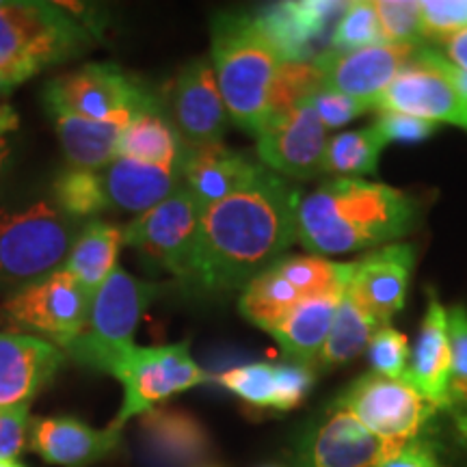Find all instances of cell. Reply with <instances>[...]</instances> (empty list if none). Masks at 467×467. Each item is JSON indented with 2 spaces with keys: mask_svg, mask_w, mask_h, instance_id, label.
Segmentation results:
<instances>
[{
  "mask_svg": "<svg viewBox=\"0 0 467 467\" xmlns=\"http://www.w3.org/2000/svg\"><path fill=\"white\" fill-rule=\"evenodd\" d=\"M416 202L405 191L364 178H336L303 197L296 241L314 255H337L394 243L411 232Z\"/></svg>",
  "mask_w": 467,
  "mask_h": 467,
  "instance_id": "obj_2",
  "label": "cell"
},
{
  "mask_svg": "<svg viewBox=\"0 0 467 467\" xmlns=\"http://www.w3.org/2000/svg\"><path fill=\"white\" fill-rule=\"evenodd\" d=\"M52 117H55L63 151L72 167L96 171V169L109 167L117 159V143H119L124 126L102 124V121L63 113V110H55Z\"/></svg>",
  "mask_w": 467,
  "mask_h": 467,
  "instance_id": "obj_27",
  "label": "cell"
},
{
  "mask_svg": "<svg viewBox=\"0 0 467 467\" xmlns=\"http://www.w3.org/2000/svg\"><path fill=\"white\" fill-rule=\"evenodd\" d=\"M55 200L58 210L69 219H89L110 206L102 175L89 169H67L57 178Z\"/></svg>",
  "mask_w": 467,
  "mask_h": 467,
  "instance_id": "obj_32",
  "label": "cell"
},
{
  "mask_svg": "<svg viewBox=\"0 0 467 467\" xmlns=\"http://www.w3.org/2000/svg\"><path fill=\"white\" fill-rule=\"evenodd\" d=\"M448 331L452 347V375L448 385L446 409L451 413L459 433L467 437V309L452 307L448 312Z\"/></svg>",
  "mask_w": 467,
  "mask_h": 467,
  "instance_id": "obj_34",
  "label": "cell"
},
{
  "mask_svg": "<svg viewBox=\"0 0 467 467\" xmlns=\"http://www.w3.org/2000/svg\"><path fill=\"white\" fill-rule=\"evenodd\" d=\"M0 467H26V465L17 463V461H0Z\"/></svg>",
  "mask_w": 467,
  "mask_h": 467,
  "instance_id": "obj_47",
  "label": "cell"
},
{
  "mask_svg": "<svg viewBox=\"0 0 467 467\" xmlns=\"http://www.w3.org/2000/svg\"><path fill=\"white\" fill-rule=\"evenodd\" d=\"M327 145V128L307 96L265 128L258 137V154L271 171L307 180L325 173Z\"/></svg>",
  "mask_w": 467,
  "mask_h": 467,
  "instance_id": "obj_13",
  "label": "cell"
},
{
  "mask_svg": "<svg viewBox=\"0 0 467 467\" xmlns=\"http://www.w3.org/2000/svg\"><path fill=\"white\" fill-rule=\"evenodd\" d=\"M379 130L388 141H422V139L431 137L437 130V124L426 119H418V117L402 115V113H381L375 121Z\"/></svg>",
  "mask_w": 467,
  "mask_h": 467,
  "instance_id": "obj_41",
  "label": "cell"
},
{
  "mask_svg": "<svg viewBox=\"0 0 467 467\" xmlns=\"http://www.w3.org/2000/svg\"><path fill=\"white\" fill-rule=\"evenodd\" d=\"M200 467H221V465H213V463H203V465H200Z\"/></svg>",
  "mask_w": 467,
  "mask_h": 467,
  "instance_id": "obj_48",
  "label": "cell"
},
{
  "mask_svg": "<svg viewBox=\"0 0 467 467\" xmlns=\"http://www.w3.org/2000/svg\"><path fill=\"white\" fill-rule=\"evenodd\" d=\"M121 243L124 230L104 221H89L76 236L66 268L89 292V296L96 295V290L115 271Z\"/></svg>",
  "mask_w": 467,
  "mask_h": 467,
  "instance_id": "obj_28",
  "label": "cell"
},
{
  "mask_svg": "<svg viewBox=\"0 0 467 467\" xmlns=\"http://www.w3.org/2000/svg\"><path fill=\"white\" fill-rule=\"evenodd\" d=\"M28 443L46 463L87 467L119 446V431H98L69 416L35 418L28 422Z\"/></svg>",
  "mask_w": 467,
  "mask_h": 467,
  "instance_id": "obj_20",
  "label": "cell"
},
{
  "mask_svg": "<svg viewBox=\"0 0 467 467\" xmlns=\"http://www.w3.org/2000/svg\"><path fill=\"white\" fill-rule=\"evenodd\" d=\"M301 191L271 169L202 213L191 282L203 292L244 288L296 238Z\"/></svg>",
  "mask_w": 467,
  "mask_h": 467,
  "instance_id": "obj_1",
  "label": "cell"
},
{
  "mask_svg": "<svg viewBox=\"0 0 467 467\" xmlns=\"http://www.w3.org/2000/svg\"><path fill=\"white\" fill-rule=\"evenodd\" d=\"M375 110L411 115L433 124L446 121L467 130V100L443 72L441 52L424 46L377 98Z\"/></svg>",
  "mask_w": 467,
  "mask_h": 467,
  "instance_id": "obj_12",
  "label": "cell"
},
{
  "mask_svg": "<svg viewBox=\"0 0 467 467\" xmlns=\"http://www.w3.org/2000/svg\"><path fill=\"white\" fill-rule=\"evenodd\" d=\"M107 375H113L124 385V402L110 422V429L115 431H121L128 420L143 416L173 394L186 392L213 379L192 361L189 342L167 347L130 344L115 355Z\"/></svg>",
  "mask_w": 467,
  "mask_h": 467,
  "instance_id": "obj_5",
  "label": "cell"
},
{
  "mask_svg": "<svg viewBox=\"0 0 467 467\" xmlns=\"http://www.w3.org/2000/svg\"><path fill=\"white\" fill-rule=\"evenodd\" d=\"M452 375V347L448 331V309L441 306L435 292L429 290V307H426L416 350L411 364L407 366L402 381L411 385L416 392L443 409L448 399V385Z\"/></svg>",
  "mask_w": 467,
  "mask_h": 467,
  "instance_id": "obj_22",
  "label": "cell"
},
{
  "mask_svg": "<svg viewBox=\"0 0 467 467\" xmlns=\"http://www.w3.org/2000/svg\"><path fill=\"white\" fill-rule=\"evenodd\" d=\"M396 448L400 446L379 440L336 402L309 429L301 446V467H377Z\"/></svg>",
  "mask_w": 467,
  "mask_h": 467,
  "instance_id": "obj_16",
  "label": "cell"
},
{
  "mask_svg": "<svg viewBox=\"0 0 467 467\" xmlns=\"http://www.w3.org/2000/svg\"><path fill=\"white\" fill-rule=\"evenodd\" d=\"M63 364L66 353L42 337L0 334V409L31 405Z\"/></svg>",
  "mask_w": 467,
  "mask_h": 467,
  "instance_id": "obj_19",
  "label": "cell"
},
{
  "mask_svg": "<svg viewBox=\"0 0 467 467\" xmlns=\"http://www.w3.org/2000/svg\"><path fill=\"white\" fill-rule=\"evenodd\" d=\"M102 182L113 206L141 217L182 186V165L161 167L117 156L104 171Z\"/></svg>",
  "mask_w": 467,
  "mask_h": 467,
  "instance_id": "obj_24",
  "label": "cell"
},
{
  "mask_svg": "<svg viewBox=\"0 0 467 467\" xmlns=\"http://www.w3.org/2000/svg\"><path fill=\"white\" fill-rule=\"evenodd\" d=\"M265 165L225 145L186 148L182 159V184L191 191L202 210L223 202L247 186Z\"/></svg>",
  "mask_w": 467,
  "mask_h": 467,
  "instance_id": "obj_21",
  "label": "cell"
},
{
  "mask_svg": "<svg viewBox=\"0 0 467 467\" xmlns=\"http://www.w3.org/2000/svg\"><path fill=\"white\" fill-rule=\"evenodd\" d=\"M372 7L381 22L385 42L392 46H413L422 48L424 26L422 7L413 0H375Z\"/></svg>",
  "mask_w": 467,
  "mask_h": 467,
  "instance_id": "obj_36",
  "label": "cell"
},
{
  "mask_svg": "<svg viewBox=\"0 0 467 467\" xmlns=\"http://www.w3.org/2000/svg\"><path fill=\"white\" fill-rule=\"evenodd\" d=\"M284 58L247 14H219L213 20V69L234 124L260 137L271 117V100Z\"/></svg>",
  "mask_w": 467,
  "mask_h": 467,
  "instance_id": "obj_3",
  "label": "cell"
},
{
  "mask_svg": "<svg viewBox=\"0 0 467 467\" xmlns=\"http://www.w3.org/2000/svg\"><path fill=\"white\" fill-rule=\"evenodd\" d=\"M0 91H3V89H0Z\"/></svg>",
  "mask_w": 467,
  "mask_h": 467,
  "instance_id": "obj_49",
  "label": "cell"
},
{
  "mask_svg": "<svg viewBox=\"0 0 467 467\" xmlns=\"http://www.w3.org/2000/svg\"><path fill=\"white\" fill-rule=\"evenodd\" d=\"M17 113L16 109H11L9 104H0V137L7 139L9 132H14L17 128Z\"/></svg>",
  "mask_w": 467,
  "mask_h": 467,
  "instance_id": "obj_45",
  "label": "cell"
},
{
  "mask_svg": "<svg viewBox=\"0 0 467 467\" xmlns=\"http://www.w3.org/2000/svg\"><path fill=\"white\" fill-rule=\"evenodd\" d=\"M309 102L314 104L317 113L327 130L329 128H340L344 124H348L350 119L359 117L366 110H372V107L368 102L355 100V98L344 96L340 91L329 89V87L320 85L317 91L309 93Z\"/></svg>",
  "mask_w": 467,
  "mask_h": 467,
  "instance_id": "obj_39",
  "label": "cell"
},
{
  "mask_svg": "<svg viewBox=\"0 0 467 467\" xmlns=\"http://www.w3.org/2000/svg\"><path fill=\"white\" fill-rule=\"evenodd\" d=\"M389 141L377 124L364 130L336 134L327 145L325 173H337L342 178H359L377 171L379 156Z\"/></svg>",
  "mask_w": 467,
  "mask_h": 467,
  "instance_id": "obj_31",
  "label": "cell"
},
{
  "mask_svg": "<svg viewBox=\"0 0 467 467\" xmlns=\"http://www.w3.org/2000/svg\"><path fill=\"white\" fill-rule=\"evenodd\" d=\"M377 467H443L437 459V454L431 443L422 440H413L402 443L400 448L389 454L388 459H383Z\"/></svg>",
  "mask_w": 467,
  "mask_h": 467,
  "instance_id": "obj_42",
  "label": "cell"
},
{
  "mask_svg": "<svg viewBox=\"0 0 467 467\" xmlns=\"http://www.w3.org/2000/svg\"><path fill=\"white\" fill-rule=\"evenodd\" d=\"M28 437V405L0 409V461L20 457Z\"/></svg>",
  "mask_w": 467,
  "mask_h": 467,
  "instance_id": "obj_40",
  "label": "cell"
},
{
  "mask_svg": "<svg viewBox=\"0 0 467 467\" xmlns=\"http://www.w3.org/2000/svg\"><path fill=\"white\" fill-rule=\"evenodd\" d=\"M217 381L249 407L279 411V366L249 364L217 375Z\"/></svg>",
  "mask_w": 467,
  "mask_h": 467,
  "instance_id": "obj_33",
  "label": "cell"
},
{
  "mask_svg": "<svg viewBox=\"0 0 467 467\" xmlns=\"http://www.w3.org/2000/svg\"><path fill=\"white\" fill-rule=\"evenodd\" d=\"M184 143L169 119L161 100L139 110L119 134L117 156L150 162V165L175 167L182 165Z\"/></svg>",
  "mask_w": 467,
  "mask_h": 467,
  "instance_id": "obj_26",
  "label": "cell"
},
{
  "mask_svg": "<svg viewBox=\"0 0 467 467\" xmlns=\"http://www.w3.org/2000/svg\"><path fill=\"white\" fill-rule=\"evenodd\" d=\"M91 296L67 268L25 285L5 303L3 314L11 323L33 329L69 347L85 331Z\"/></svg>",
  "mask_w": 467,
  "mask_h": 467,
  "instance_id": "obj_11",
  "label": "cell"
},
{
  "mask_svg": "<svg viewBox=\"0 0 467 467\" xmlns=\"http://www.w3.org/2000/svg\"><path fill=\"white\" fill-rule=\"evenodd\" d=\"M441 44H443V57H446L452 66H457L463 69V72H467V28L451 35V37H446Z\"/></svg>",
  "mask_w": 467,
  "mask_h": 467,
  "instance_id": "obj_43",
  "label": "cell"
},
{
  "mask_svg": "<svg viewBox=\"0 0 467 467\" xmlns=\"http://www.w3.org/2000/svg\"><path fill=\"white\" fill-rule=\"evenodd\" d=\"M89 44L83 22L63 5L0 0V89L80 55Z\"/></svg>",
  "mask_w": 467,
  "mask_h": 467,
  "instance_id": "obj_4",
  "label": "cell"
},
{
  "mask_svg": "<svg viewBox=\"0 0 467 467\" xmlns=\"http://www.w3.org/2000/svg\"><path fill=\"white\" fill-rule=\"evenodd\" d=\"M385 42V35L379 22L377 11L372 3H348L347 9L342 11L340 22H337L334 39H331V50L348 52L368 48V46H381Z\"/></svg>",
  "mask_w": 467,
  "mask_h": 467,
  "instance_id": "obj_35",
  "label": "cell"
},
{
  "mask_svg": "<svg viewBox=\"0 0 467 467\" xmlns=\"http://www.w3.org/2000/svg\"><path fill=\"white\" fill-rule=\"evenodd\" d=\"M159 98L115 63H87L46 85L50 113L63 110L102 124L128 126L139 110Z\"/></svg>",
  "mask_w": 467,
  "mask_h": 467,
  "instance_id": "obj_8",
  "label": "cell"
},
{
  "mask_svg": "<svg viewBox=\"0 0 467 467\" xmlns=\"http://www.w3.org/2000/svg\"><path fill=\"white\" fill-rule=\"evenodd\" d=\"M227 117L213 63L197 58L184 66L169 91V119L184 148L221 143Z\"/></svg>",
  "mask_w": 467,
  "mask_h": 467,
  "instance_id": "obj_14",
  "label": "cell"
},
{
  "mask_svg": "<svg viewBox=\"0 0 467 467\" xmlns=\"http://www.w3.org/2000/svg\"><path fill=\"white\" fill-rule=\"evenodd\" d=\"M301 299L299 290L273 265L244 285L238 307L249 323L273 334Z\"/></svg>",
  "mask_w": 467,
  "mask_h": 467,
  "instance_id": "obj_30",
  "label": "cell"
},
{
  "mask_svg": "<svg viewBox=\"0 0 467 467\" xmlns=\"http://www.w3.org/2000/svg\"><path fill=\"white\" fill-rule=\"evenodd\" d=\"M411 268V244H388L353 262L347 290L385 327L405 307Z\"/></svg>",
  "mask_w": 467,
  "mask_h": 467,
  "instance_id": "obj_17",
  "label": "cell"
},
{
  "mask_svg": "<svg viewBox=\"0 0 467 467\" xmlns=\"http://www.w3.org/2000/svg\"><path fill=\"white\" fill-rule=\"evenodd\" d=\"M203 210L182 184L159 206L124 227V243L139 251L150 266L189 279L192 251Z\"/></svg>",
  "mask_w": 467,
  "mask_h": 467,
  "instance_id": "obj_10",
  "label": "cell"
},
{
  "mask_svg": "<svg viewBox=\"0 0 467 467\" xmlns=\"http://www.w3.org/2000/svg\"><path fill=\"white\" fill-rule=\"evenodd\" d=\"M441 66H443V72L448 74V78L452 80L454 87H457V89L461 91V96H463L467 100V72H463V69L457 67V66H452V63L448 61V58L443 55H441Z\"/></svg>",
  "mask_w": 467,
  "mask_h": 467,
  "instance_id": "obj_44",
  "label": "cell"
},
{
  "mask_svg": "<svg viewBox=\"0 0 467 467\" xmlns=\"http://www.w3.org/2000/svg\"><path fill=\"white\" fill-rule=\"evenodd\" d=\"M344 292L347 290L325 292V295L306 296L296 303V307L271 334L282 347L285 358L307 368L318 364Z\"/></svg>",
  "mask_w": 467,
  "mask_h": 467,
  "instance_id": "obj_25",
  "label": "cell"
},
{
  "mask_svg": "<svg viewBox=\"0 0 467 467\" xmlns=\"http://www.w3.org/2000/svg\"><path fill=\"white\" fill-rule=\"evenodd\" d=\"M9 151H11L9 141H7V139L0 137V173H3L5 162H7V159H9Z\"/></svg>",
  "mask_w": 467,
  "mask_h": 467,
  "instance_id": "obj_46",
  "label": "cell"
},
{
  "mask_svg": "<svg viewBox=\"0 0 467 467\" xmlns=\"http://www.w3.org/2000/svg\"><path fill=\"white\" fill-rule=\"evenodd\" d=\"M381 327L383 325L347 290L337 306L334 325L327 336L318 364L340 366L344 361L355 359L370 347L372 337Z\"/></svg>",
  "mask_w": 467,
  "mask_h": 467,
  "instance_id": "obj_29",
  "label": "cell"
},
{
  "mask_svg": "<svg viewBox=\"0 0 467 467\" xmlns=\"http://www.w3.org/2000/svg\"><path fill=\"white\" fill-rule=\"evenodd\" d=\"M154 284L132 277L115 266L107 282L91 296L85 331L66 347L69 358L98 372H107L115 355L130 347L145 309L156 296Z\"/></svg>",
  "mask_w": 467,
  "mask_h": 467,
  "instance_id": "obj_6",
  "label": "cell"
},
{
  "mask_svg": "<svg viewBox=\"0 0 467 467\" xmlns=\"http://www.w3.org/2000/svg\"><path fill=\"white\" fill-rule=\"evenodd\" d=\"M420 48L413 46H368V48L336 52L325 50L312 61L320 76V83L340 91L355 100L368 102L375 110V102L388 85L411 61Z\"/></svg>",
  "mask_w": 467,
  "mask_h": 467,
  "instance_id": "obj_15",
  "label": "cell"
},
{
  "mask_svg": "<svg viewBox=\"0 0 467 467\" xmlns=\"http://www.w3.org/2000/svg\"><path fill=\"white\" fill-rule=\"evenodd\" d=\"M336 402L353 413L372 435L392 446L418 440L437 411L433 402L422 399L402 379H388L377 372L350 383Z\"/></svg>",
  "mask_w": 467,
  "mask_h": 467,
  "instance_id": "obj_9",
  "label": "cell"
},
{
  "mask_svg": "<svg viewBox=\"0 0 467 467\" xmlns=\"http://www.w3.org/2000/svg\"><path fill=\"white\" fill-rule=\"evenodd\" d=\"M422 26L424 37L443 42L451 35L467 28V0H424Z\"/></svg>",
  "mask_w": 467,
  "mask_h": 467,
  "instance_id": "obj_38",
  "label": "cell"
},
{
  "mask_svg": "<svg viewBox=\"0 0 467 467\" xmlns=\"http://www.w3.org/2000/svg\"><path fill=\"white\" fill-rule=\"evenodd\" d=\"M139 451L148 467H200L210 437L182 409L154 407L139 416Z\"/></svg>",
  "mask_w": 467,
  "mask_h": 467,
  "instance_id": "obj_18",
  "label": "cell"
},
{
  "mask_svg": "<svg viewBox=\"0 0 467 467\" xmlns=\"http://www.w3.org/2000/svg\"><path fill=\"white\" fill-rule=\"evenodd\" d=\"M76 241V221L50 203L20 213H0V282L33 284L67 258Z\"/></svg>",
  "mask_w": 467,
  "mask_h": 467,
  "instance_id": "obj_7",
  "label": "cell"
},
{
  "mask_svg": "<svg viewBox=\"0 0 467 467\" xmlns=\"http://www.w3.org/2000/svg\"><path fill=\"white\" fill-rule=\"evenodd\" d=\"M368 350H370V361L377 375L388 379L405 377L409 366V344L407 337L394 327H381L372 337Z\"/></svg>",
  "mask_w": 467,
  "mask_h": 467,
  "instance_id": "obj_37",
  "label": "cell"
},
{
  "mask_svg": "<svg viewBox=\"0 0 467 467\" xmlns=\"http://www.w3.org/2000/svg\"><path fill=\"white\" fill-rule=\"evenodd\" d=\"M347 5L318 0L279 3L255 16V20L285 63H309L312 44L325 31L329 17L347 9Z\"/></svg>",
  "mask_w": 467,
  "mask_h": 467,
  "instance_id": "obj_23",
  "label": "cell"
}]
</instances>
